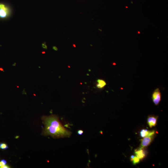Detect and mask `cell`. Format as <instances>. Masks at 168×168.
<instances>
[{
	"instance_id": "1",
	"label": "cell",
	"mask_w": 168,
	"mask_h": 168,
	"mask_svg": "<svg viewBox=\"0 0 168 168\" xmlns=\"http://www.w3.org/2000/svg\"><path fill=\"white\" fill-rule=\"evenodd\" d=\"M42 119L44 125V135L55 138L70 137L71 135V132L63 126L57 115L44 116Z\"/></svg>"
},
{
	"instance_id": "2",
	"label": "cell",
	"mask_w": 168,
	"mask_h": 168,
	"mask_svg": "<svg viewBox=\"0 0 168 168\" xmlns=\"http://www.w3.org/2000/svg\"><path fill=\"white\" fill-rule=\"evenodd\" d=\"M155 135H148L143 138L141 140L140 149H144L149 146L152 143L154 138Z\"/></svg>"
},
{
	"instance_id": "3",
	"label": "cell",
	"mask_w": 168,
	"mask_h": 168,
	"mask_svg": "<svg viewBox=\"0 0 168 168\" xmlns=\"http://www.w3.org/2000/svg\"><path fill=\"white\" fill-rule=\"evenodd\" d=\"M161 95L159 88H157L153 92L152 95V99L153 102L156 105L159 104L161 100Z\"/></svg>"
},
{
	"instance_id": "4",
	"label": "cell",
	"mask_w": 168,
	"mask_h": 168,
	"mask_svg": "<svg viewBox=\"0 0 168 168\" xmlns=\"http://www.w3.org/2000/svg\"><path fill=\"white\" fill-rule=\"evenodd\" d=\"M10 13V10L8 6L3 4L0 3V18H5Z\"/></svg>"
},
{
	"instance_id": "5",
	"label": "cell",
	"mask_w": 168,
	"mask_h": 168,
	"mask_svg": "<svg viewBox=\"0 0 168 168\" xmlns=\"http://www.w3.org/2000/svg\"><path fill=\"white\" fill-rule=\"evenodd\" d=\"M158 116L150 115L147 119V123L150 128L155 127L156 125Z\"/></svg>"
},
{
	"instance_id": "6",
	"label": "cell",
	"mask_w": 168,
	"mask_h": 168,
	"mask_svg": "<svg viewBox=\"0 0 168 168\" xmlns=\"http://www.w3.org/2000/svg\"><path fill=\"white\" fill-rule=\"evenodd\" d=\"M144 149H139L135 150L134 153L136 156L139 158L140 160L143 159L146 157V151Z\"/></svg>"
},
{
	"instance_id": "7",
	"label": "cell",
	"mask_w": 168,
	"mask_h": 168,
	"mask_svg": "<svg viewBox=\"0 0 168 168\" xmlns=\"http://www.w3.org/2000/svg\"><path fill=\"white\" fill-rule=\"evenodd\" d=\"M155 130L149 131L146 129H143L141 130L140 132V137L144 138L148 135H155Z\"/></svg>"
},
{
	"instance_id": "8",
	"label": "cell",
	"mask_w": 168,
	"mask_h": 168,
	"mask_svg": "<svg viewBox=\"0 0 168 168\" xmlns=\"http://www.w3.org/2000/svg\"><path fill=\"white\" fill-rule=\"evenodd\" d=\"M97 87L98 88H102L106 85V82L103 80L98 79L97 80Z\"/></svg>"
},
{
	"instance_id": "9",
	"label": "cell",
	"mask_w": 168,
	"mask_h": 168,
	"mask_svg": "<svg viewBox=\"0 0 168 168\" xmlns=\"http://www.w3.org/2000/svg\"><path fill=\"white\" fill-rule=\"evenodd\" d=\"M8 146L4 143H0V149L3 150H7L8 148Z\"/></svg>"
},
{
	"instance_id": "10",
	"label": "cell",
	"mask_w": 168,
	"mask_h": 168,
	"mask_svg": "<svg viewBox=\"0 0 168 168\" xmlns=\"http://www.w3.org/2000/svg\"><path fill=\"white\" fill-rule=\"evenodd\" d=\"M133 164L134 165L140 163V159L137 157L134 156L133 161H132Z\"/></svg>"
},
{
	"instance_id": "11",
	"label": "cell",
	"mask_w": 168,
	"mask_h": 168,
	"mask_svg": "<svg viewBox=\"0 0 168 168\" xmlns=\"http://www.w3.org/2000/svg\"><path fill=\"white\" fill-rule=\"evenodd\" d=\"M7 162L4 160H2L1 161H0V168H1L2 167L5 165H6Z\"/></svg>"
},
{
	"instance_id": "12",
	"label": "cell",
	"mask_w": 168,
	"mask_h": 168,
	"mask_svg": "<svg viewBox=\"0 0 168 168\" xmlns=\"http://www.w3.org/2000/svg\"><path fill=\"white\" fill-rule=\"evenodd\" d=\"M42 46L43 49H47V46L46 45V43H45V42H44V43H43V44H42Z\"/></svg>"
},
{
	"instance_id": "13",
	"label": "cell",
	"mask_w": 168,
	"mask_h": 168,
	"mask_svg": "<svg viewBox=\"0 0 168 168\" xmlns=\"http://www.w3.org/2000/svg\"><path fill=\"white\" fill-rule=\"evenodd\" d=\"M84 131L82 130H79L78 132V134L79 135H82Z\"/></svg>"
},
{
	"instance_id": "14",
	"label": "cell",
	"mask_w": 168,
	"mask_h": 168,
	"mask_svg": "<svg viewBox=\"0 0 168 168\" xmlns=\"http://www.w3.org/2000/svg\"><path fill=\"white\" fill-rule=\"evenodd\" d=\"M53 50H55V51H58V48H57V47H56V46H53Z\"/></svg>"
},
{
	"instance_id": "15",
	"label": "cell",
	"mask_w": 168,
	"mask_h": 168,
	"mask_svg": "<svg viewBox=\"0 0 168 168\" xmlns=\"http://www.w3.org/2000/svg\"><path fill=\"white\" fill-rule=\"evenodd\" d=\"M134 156L133 155H131V157H130V161H131V162H132V161H133V159H134Z\"/></svg>"
},
{
	"instance_id": "16",
	"label": "cell",
	"mask_w": 168,
	"mask_h": 168,
	"mask_svg": "<svg viewBox=\"0 0 168 168\" xmlns=\"http://www.w3.org/2000/svg\"><path fill=\"white\" fill-rule=\"evenodd\" d=\"M10 168L9 167L8 165H5L3 166L1 168Z\"/></svg>"
},
{
	"instance_id": "17",
	"label": "cell",
	"mask_w": 168,
	"mask_h": 168,
	"mask_svg": "<svg viewBox=\"0 0 168 168\" xmlns=\"http://www.w3.org/2000/svg\"><path fill=\"white\" fill-rule=\"evenodd\" d=\"M0 71H4L3 69V68H0Z\"/></svg>"
},
{
	"instance_id": "18",
	"label": "cell",
	"mask_w": 168,
	"mask_h": 168,
	"mask_svg": "<svg viewBox=\"0 0 168 168\" xmlns=\"http://www.w3.org/2000/svg\"><path fill=\"white\" fill-rule=\"evenodd\" d=\"M73 46H74V47H76V45H75V44H73Z\"/></svg>"
},
{
	"instance_id": "19",
	"label": "cell",
	"mask_w": 168,
	"mask_h": 168,
	"mask_svg": "<svg viewBox=\"0 0 168 168\" xmlns=\"http://www.w3.org/2000/svg\"><path fill=\"white\" fill-rule=\"evenodd\" d=\"M42 54H45V51H43V52H42Z\"/></svg>"
}]
</instances>
